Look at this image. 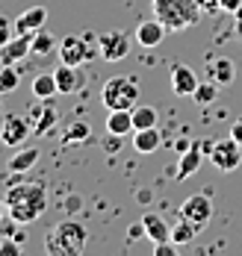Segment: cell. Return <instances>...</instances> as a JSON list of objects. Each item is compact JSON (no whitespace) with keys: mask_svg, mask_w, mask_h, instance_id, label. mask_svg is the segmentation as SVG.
Returning a JSON list of instances; mask_svg holds the SVG:
<instances>
[{"mask_svg":"<svg viewBox=\"0 0 242 256\" xmlns=\"http://www.w3.org/2000/svg\"><path fill=\"white\" fill-rule=\"evenodd\" d=\"M3 212H6V200H0V218H3Z\"/></svg>","mask_w":242,"mask_h":256,"instance_id":"ab89813d","label":"cell"},{"mask_svg":"<svg viewBox=\"0 0 242 256\" xmlns=\"http://www.w3.org/2000/svg\"><path fill=\"white\" fill-rule=\"evenodd\" d=\"M192 98H195V103H201V106L213 103L215 98H218V82H213V80H210V82H201V86L195 88V94H192Z\"/></svg>","mask_w":242,"mask_h":256,"instance_id":"83f0119b","label":"cell"},{"mask_svg":"<svg viewBox=\"0 0 242 256\" xmlns=\"http://www.w3.org/2000/svg\"><path fill=\"white\" fill-rule=\"evenodd\" d=\"M168 30L162 24L160 18H151V21H142V24L136 26V44H142V48H157L162 44V36H165Z\"/></svg>","mask_w":242,"mask_h":256,"instance_id":"9a60e30c","label":"cell"},{"mask_svg":"<svg viewBox=\"0 0 242 256\" xmlns=\"http://www.w3.org/2000/svg\"><path fill=\"white\" fill-rule=\"evenodd\" d=\"M160 121V112L154 106H133V127L136 130H148V127H157ZM133 130V132H136Z\"/></svg>","mask_w":242,"mask_h":256,"instance_id":"603a6c76","label":"cell"},{"mask_svg":"<svg viewBox=\"0 0 242 256\" xmlns=\"http://www.w3.org/2000/svg\"><path fill=\"white\" fill-rule=\"evenodd\" d=\"M89 136H92V127H89L86 121H71V124L65 127V132H62V142H65V144H80Z\"/></svg>","mask_w":242,"mask_h":256,"instance_id":"d4e9b609","label":"cell"},{"mask_svg":"<svg viewBox=\"0 0 242 256\" xmlns=\"http://www.w3.org/2000/svg\"><path fill=\"white\" fill-rule=\"evenodd\" d=\"M142 236H145V224H142V221L133 224V227L127 230V238H130V242H133V238H142Z\"/></svg>","mask_w":242,"mask_h":256,"instance_id":"d590c367","label":"cell"},{"mask_svg":"<svg viewBox=\"0 0 242 256\" xmlns=\"http://www.w3.org/2000/svg\"><path fill=\"white\" fill-rule=\"evenodd\" d=\"M198 86H201V82H198L195 71H192L189 65H174V68H171V92H174L177 98H192Z\"/></svg>","mask_w":242,"mask_h":256,"instance_id":"5bb4252c","label":"cell"},{"mask_svg":"<svg viewBox=\"0 0 242 256\" xmlns=\"http://www.w3.org/2000/svg\"><path fill=\"white\" fill-rule=\"evenodd\" d=\"M236 36L242 38V12H239V21H236Z\"/></svg>","mask_w":242,"mask_h":256,"instance_id":"f35d334b","label":"cell"},{"mask_svg":"<svg viewBox=\"0 0 242 256\" xmlns=\"http://www.w3.org/2000/svg\"><path fill=\"white\" fill-rule=\"evenodd\" d=\"M12 36H15V21L6 18V15H0V48H3Z\"/></svg>","mask_w":242,"mask_h":256,"instance_id":"f1b7e54d","label":"cell"},{"mask_svg":"<svg viewBox=\"0 0 242 256\" xmlns=\"http://www.w3.org/2000/svg\"><path fill=\"white\" fill-rule=\"evenodd\" d=\"M56 44H59V42H54V36H51V32H45V30L33 32V53H39V56H48V53H54Z\"/></svg>","mask_w":242,"mask_h":256,"instance_id":"4316f807","label":"cell"},{"mask_svg":"<svg viewBox=\"0 0 242 256\" xmlns=\"http://www.w3.org/2000/svg\"><path fill=\"white\" fill-rule=\"evenodd\" d=\"M89 232L80 221H59L54 230L45 236V250L51 256H80L86 250Z\"/></svg>","mask_w":242,"mask_h":256,"instance_id":"7a4b0ae2","label":"cell"},{"mask_svg":"<svg viewBox=\"0 0 242 256\" xmlns=\"http://www.w3.org/2000/svg\"><path fill=\"white\" fill-rule=\"evenodd\" d=\"M121 144H124V136L109 132V138H104V150H107V154H118V150H121Z\"/></svg>","mask_w":242,"mask_h":256,"instance_id":"4dcf8cb0","label":"cell"},{"mask_svg":"<svg viewBox=\"0 0 242 256\" xmlns=\"http://www.w3.org/2000/svg\"><path fill=\"white\" fill-rule=\"evenodd\" d=\"M48 209V188L42 182H12L6 192V212L15 224H33Z\"/></svg>","mask_w":242,"mask_h":256,"instance_id":"6da1fadb","label":"cell"},{"mask_svg":"<svg viewBox=\"0 0 242 256\" xmlns=\"http://www.w3.org/2000/svg\"><path fill=\"white\" fill-rule=\"evenodd\" d=\"M56 53H59V62H65V65H86L89 59H95V56L101 53L98 36H92V32L65 36V38L56 44Z\"/></svg>","mask_w":242,"mask_h":256,"instance_id":"277c9868","label":"cell"},{"mask_svg":"<svg viewBox=\"0 0 242 256\" xmlns=\"http://www.w3.org/2000/svg\"><path fill=\"white\" fill-rule=\"evenodd\" d=\"M101 100L107 109H133L139 103V82L133 77H112L101 88Z\"/></svg>","mask_w":242,"mask_h":256,"instance_id":"5b68a950","label":"cell"},{"mask_svg":"<svg viewBox=\"0 0 242 256\" xmlns=\"http://www.w3.org/2000/svg\"><path fill=\"white\" fill-rule=\"evenodd\" d=\"M198 6H201V12L204 15H215L221 6H218V0H198Z\"/></svg>","mask_w":242,"mask_h":256,"instance_id":"d6a6232c","label":"cell"},{"mask_svg":"<svg viewBox=\"0 0 242 256\" xmlns=\"http://www.w3.org/2000/svg\"><path fill=\"white\" fill-rule=\"evenodd\" d=\"M133 109H109L107 115V132L115 136H130L133 132Z\"/></svg>","mask_w":242,"mask_h":256,"instance_id":"2e32d148","label":"cell"},{"mask_svg":"<svg viewBox=\"0 0 242 256\" xmlns=\"http://www.w3.org/2000/svg\"><path fill=\"white\" fill-rule=\"evenodd\" d=\"M198 230H201L198 224H192V221H186V218H180V221L171 227V242H174V244H189V242L198 236Z\"/></svg>","mask_w":242,"mask_h":256,"instance_id":"cb8c5ba5","label":"cell"},{"mask_svg":"<svg viewBox=\"0 0 242 256\" xmlns=\"http://www.w3.org/2000/svg\"><path fill=\"white\" fill-rule=\"evenodd\" d=\"M18 82H21V74H18L15 65H3L0 68V94H12L18 88Z\"/></svg>","mask_w":242,"mask_h":256,"instance_id":"484cf974","label":"cell"},{"mask_svg":"<svg viewBox=\"0 0 242 256\" xmlns=\"http://www.w3.org/2000/svg\"><path fill=\"white\" fill-rule=\"evenodd\" d=\"M39 156H42L39 154V148H21L18 154L9 159L6 168H9V174H24V171H30V168L39 162Z\"/></svg>","mask_w":242,"mask_h":256,"instance_id":"44dd1931","label":"cell"},{"mask_svg":"<svg viewBox=\"0 0 242 256\" xmlns=\"http://www.w3.org/2000/svg\"><path fill=\"white\" fill-rule=\"evenodd\" d=\"M177 248H180V244H174V242H157V244H154V254L157 256H174Z\"/></svg>","mask_w":242,"mask_h":256,"instance_id":"1f68e13d","label":"cell"},{"mask_svg":"<svg viewBox=\"0 0 242 256\" xmlns=\"http://www.w3.org/2000/svg\"><path fill=\"white\" fill-rule=\"evenodd\" d=\"M33 94H36L39 100H48V98L59 94V86H56V74H39V77L33 80Z\"/></svg>","mask_w":242,"mask_h":256,"instance_id":"7402d4cb","label":"cell"},{"mask_svg":"<svg viewBox=\"0 0 242 256\" xmlns=\"http://www.w3.org/2000/svg\"><path fill=\"white\" fill-rule=\"evenodd\" d=\"M45 21H48V6H30L15 18V32L33 36V32H39L45 26Z\"/></svg>","mask_w":242,"mask_h":256,"instance_id":"4fadbf2b","label":"cell"},{"mask_svg":"<svg viewBox=\"0 0 242 256\" xmlns=\"http://www.w3.org/2000/svg\"><path fill=\"white\" fill-rule=\"evenodd\" d=\"M98 48H101V56L107 62H118V59H124L130 53V36L121 32V30H109L98 38Z\"/></svg>","mask_w":242,"mask_h":256,"instance_id":"ba28073f","label":"cell"},{"mask_svg":"<svg viewBox=\"0 0 242 256\" xmlns=\"http://www.w3.org/2000/svg\"><path fill=\"white\" fill-rule=\"evenodd\" d=\"M56 121H59V109H56L54 98H48V100H39V106L33 109V136H48L51 130L56 127Z\"/></svg>","mask_w":242,"mask_h":256,"instance_id":"8fae6325","label":"cell"},{"mask_svg":"<svg viewBox=\"0 0 242 256\" xmlns=\"http://www.w3.org/2000/svg\"><path fill=\"white\" fill-rule=\"evenodd\" d=\"M210 162H213L218 171H233L242 165V144L230 136V138H221L213 144V154H210Z\"/></svg>","mask_w":242,"mask_h":256,"instance_id":"52a82bcc","label":"cell"},{"mask_svg":"<svg viewBox=\"0 0 242 256\" xmlns=\"http://www.w3.org/2000/svg\"><path fill=\"white\" fill-rule=\"evenodd\" d=\"M0 121H3V103H0Z\"/></svg>","mask_w":242,"mask_h":256,"instance_id":"60d3db41","label":"cell"},{"mask_svg":"<svg viewBox=\"0 0 242 256\" xmlns=\"http://www.w3.org/2000/svg\"><path fill=\"white\" fill-rule=\"evenodd\" d=\"M142 224H145V236L157 244V242H171V227L162 221L157 212H145L142 215Z\"/></svg>","mask_w":242,"mask_h":256,"instance_id":"e0dca14e","label":"cell"},{"mask_svg":"<svg viewBox=\"0 0 242 256\" xmlns=\"http://www.w3.org/2000/svg\"><path fill=\"white\" fill-rule=\"evenodd\" d=\"M65 212H77V209H80L83 206V200H80V194H68V198H65Z\"/></svg>","mask_w":242,"mask_h":256,"instance_id":"836d02e7","label":"cell"},{"mask_svg":"<svg viewBox=\"0 0 242 256\" xmlns=\"http://www.w3.org/2000/svg\"><path fill=\"white\" fill-rule=\"evenodd\" d=\"M30 53H33V36L15 32V36L0 48V65H18L21 59H27Z\"/></svg>","mask_w":242,"mask_h":256,"instance_id":"7c38bea8","label":"cell"},{"mask_svg":"<svg viewBox=\"0 0 242 256\" xmlns=\"http://www.w3.org/2000/svg\"><path fill=\"white\" fill-rule=\"evenodd\" d=\"M151 6H154V18H160L165 30H171V32L189 30L201 18L198 0H151Z\"/></svg>","mask_w":242,"mask_h":256,"instance_id":"3957f363","label":"cell"},{"mask_svg":"<svg viewBox=\"0 0 242 256\" xmlns=\"http://www.w3.org/2000/svg\"><path fill=\"white\" fill-rule=\"evenodd\" d=\"M207 74H210V80L218 82V86H230L233 77H236V65H233L227 56H221V59H213V62H210Z\"/></svg>","mask_w":242,"mask_h":256,"instance_id":"ac0fdd59","label":"cell"},{"mask_svg":"<svg viewBox=\"0 0 242 256\" xmlns=\"http://www.w3.org/2000/svg\"><path fill=\"white\" fill-rule=\"evenodd\" d=\"M0 256H21V244L15 238H3L0 242Z\"/></svg>","mask_w":242,"mask_h":256,"instance_id":"f546056e","label":"cell"},{"mask_svg":"<svg viewBox=\"0 0 242 256\" xmlns=\"http://www.w3.org/2000/svg\"><path fill=\"white\" fill-rule=\"evenodd\" d=\"M218 6H221L224 12H239V9H242V0H218Z\"/></svg>","mask_w":242,"mask_h":256,"instance_id":"e575fe53","label":"cell"},{"mask_svg":"<svg viewBox=\"0 0 242 256\" xmlns=\"http://www.w3.org/2000/svg\"><path fill=\"white\" fill-rule=\"evenodd\" d=\"M201 156H204L201 144H189L186 150H183V156H180V165H177V180L192 177V174L201 168Z\"/></svg>","mask_w":242,"mask_h":256,"instance_id":"d6986e66","label":"cell"},{"mask_svg":"<svg viewBox=\"0 0 242 256\" xmlns=\"http://www.w3.org/2000/svg\"><path fill=\"white\" fill-rule=\"evenodd\" d=\"M162 136L157 127H148V130H136L133 132V148L139 154H154L157 148H160Z\"/></svg>","mask_w":242,"mask_h":256,"instance_id":"ffe728a7","label":"cell"},{"mask_svg":"<svg viewBox=\"0 0 242 256\" xmlns=\"http://www.w3.org/2000/svg\"><path fill=\"white\" fill-rule=\"evenodd\" d=\"M180 218H186L198 227H207V221L213 218V204L207 194H192L180 204Z\"/></svg>","mask_w":242,"mask_h":256,"instance_id":"9c48e42d","label":"cell"},{"mask_svg":"<svg viewBox=\"0 0 242 256\" xmlns=\"http://www.w3.org/2000/svg\"><path fill=\"white\" fill-rule=\"evenodd\" d=\"M30 136H33V124L27 118H21L15 112L3 115V124H0V144L3 148H21Z\"/></svg>","mask_w":242,"mask_h":256,"instance_id":"8992f818","label":"cell"},{"mask_svg":"<svg viewBox=\"0 0 242 256\" xmlns=\"http://www.w3.org/2000/svg\"><path fill=\"white\" fill-rule=\"evenodd\" d=\"M56 86H59V94H77L86 88V71H83V65H65L62 62V68H56Z\"/></svg>","mask_w":242,"mask_h":256,"instance_id":"30bf717a","label":"cell"},{"mask_svg":"<svg viewBox=\"0 0 242 256\" xmlns=\"http://www.w3.org/2000/svg\"><path fill=\"white\" fill-rule=\"evenodd\" d=\"M230 136H233V138H236V142L242 144V121H236V124L230 127Z\"/></svg>","mask_w":242,"mask_h":256,"instance_id":"8d00e7d4","label":"cell"},{"mask_svg":"<svg viewBox=\"0 0 242 256\" xmlns=\"http://www.w3.org/2000/svg\"><path fill=\"white\" fill-rule=\"evenodd\" d=\"M136 198H139V204H148V200H151V192H139Z\"/></svg>","mask_w":242,"mask_h":256,"instance_id":"74e56055","label":"cell"}]
</instances>
